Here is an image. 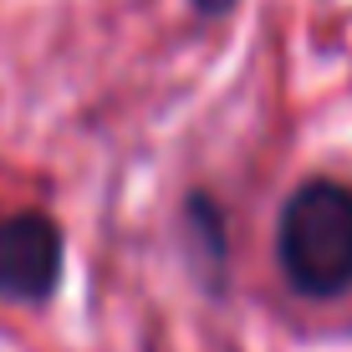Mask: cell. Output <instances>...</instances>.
<instances>
[{
	"instance_id": "3957f363",
	"label": "cell",
	"mask_w": 352,
	"mask_h": 352,
	"mask_svg": "<svg viewBox=\"0 0 352 352\" xmlns=\"http://www.w3.org/2000/svg\"><path fill=\"white\" fill-rule=\"evenodd\" d=\"M184 214H189L194 240H199V245L210 250V281H214V276L225 271V220H220V210H214V199H210V194H189Z\"/></svg>"
},
{
	"instance_id": "7a4b0ae2",
	"label": "cell",
	"mask_w": 352,
	"mask_h": 352,
	"mask_svg": "<svg viewBox=\"0 0 352 352\" xmlns=\"http://www.w3.org/2000/svg\"><path fill=\"white\" fill-rule=\"evenodd\" d=\"M67 245L52 214L21 210L0 220V296L6 301H46L62 286Z\"/></svg>"
},
{
	"instance_id": "6da1fadb",
	"label": "cell",
	"mask_w": 352,
	"mask_h": 352,
	"mask_svg": "<svg viewBox=\"0 0 352 352\" xmlns=\"http://www.w3.org/2000/svg\"><path fill=\"white\" fill-rule=\"evenodd\" d=\"M276 265L286 286L311 301L352 291V189L342 179H307L286 194L276 220Z\"/></svg>"
},
{
	"instance_id": "277c9868",
	"label": "cell",
	"mask_w": 352,
	"mask_h": 352,
	"mask_svg": "<svg viewBox=\"0 0 352 352\" xmlns=\"http://www.w3.org/2000/svg\"><path fill=\"white\" fill-rule=\"evenodd\" d=\"M194 6H199L204 16H220V10H230V6H235V0H194Z\"/></svg>"
}]
</instances>
